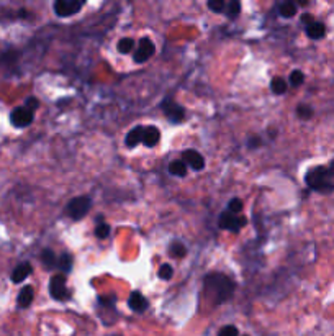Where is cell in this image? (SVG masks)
I'll return each mask as SVG.
<instances>
[{"instance_id":"obj_1","label":"cell","mask_w":334,"mask_h":336,"mask_svg":"<svg viewBox=\"0 0 334 336\" xmlns=\"http://www.w3.org/2000/svg\"><path fill=\"white\" fill-rule=\"evenodd\" d=\"M205 295L213 300V303H223L234 292V282L228 276L220 272H210L203 281Z\"/></svg>"},{"instance_id":"obj_2","label":"cell","mask_w":334,"mask_h":336,"mask_svg":"<svg viewBox=\"0 0 334 336\" xmlns=\"http://www.w3.org/2000/svg\"><path fill=\"white\" fill-rule=\"evenodd\" d=\"M305 182L311 190H316L321 193L333 192L334 190V162L330 166H320V167L310 169L305 176Z\"/></svg>"},{"instance_id":"obj_3","label":"cell","mask_w":334,"mask_h":336,"mask_svg":"<svg viewBox=\"0 0 334 336\" xmlns=\"http://www.w3.org/2000/svg\"><path fill=\"white\" fill-rule=\"evenodd\" d=\"M90 207H92L90 197H87V195L74 197L73 200L68 203V207H66V213H68L73 220H82V218L89 213Z\"/></svg>"},{"instance_id":"obj_4","label":"cell","mask_w":334,"mask_h":336,"mask_svg":"<svg viewBox=\"0 0 334 336\" xmlns=\"http://www.w3.org/2000/svg\"><path fill=\"white\" fill-rule=\"evenodd\" d=\"M248 225V218L243 215H236V213L231 212H223L218 218V226L222 230H228V231H234L238 233L241 228H244Z\"/></svg>"},{"instance_id":"obj_5","label":"cell","mask_w":334,"mask_h":336,"mask_svg":"<svg viewBox=\"0 0 334 336\" xmlns=\"http://www.w3.org/2000/svg\"><path fill=\"white\" fill-rule=\"evenodd\" d=\"M49 294L54 300H61V302H64V300H68L71 297L68 284H66V274L61 272V274H56V276L51 277Z\"/></svg>"},{"instance_id":"obj_6","label":"cell","mask_w":334,"mask_h":336,"mask_svg":"<svg viewBox=\"0 0 334 336\" xmlns=\"http://www.w3.org/2000/svg\"><path fill=\"white\" fill-rule=\"evenodd\" d=\"M84 5L85 3L82 2V0H56L54 13L58 15V17L68 18V17H73L75 13H79Z\"/></svg>"},{"instance_id":"obj_7","label":"cell","mask_w":334,"mask_h":336,"mask_svg":"<svg viewBox=\"0 0 334 336\" xmlns=\"http://www.w3.org/2000/svg\"><path fill=\"white\" fill-rule=\"evenodd\" d=\"M161 109H162L164 113H166L169 121H172V123H182L184 118H186V110H184L177 102H174L172 99L164 100L161 104Z\"/></svg>"},{"instance_id":"obj_8","label":"cell","mask_w":334,"mask_h":336,"mask_svg":"<svg viewBox=\"0 0 334 336\" xmlns=\"http://www.w3.org/2000/svg\"><path fill=\"white\" fill-rule=\"evenodd\" d=\"M10 121H12L13 126L17 128H27L33 123V112L28 110L27 107H17V109L12 110L10 113Z\"/></svg>"},{"instance_id":"obj_9","label":"cell","mask_w":334,"mask_h":336,"mask_svg":"<svg viewBox=\"0 0 334 336\" xmlns=\"http://www.w3.org/2000/svg\"><path fill=\"white\" fill-rule=\"evenodd\" d=\"M154 56V43L149 38H141L140 44L135 51V61L136 63H146Z\"/></svg>"},{"instance_id":"obj_10","label":"cell","mask_w":334,"mask_h":336,"mask_svg":"<svg viewBox=\"0 0 334 336\" xmlns=\"http://www.w3.org/2000/svg\"><path fill=\"white\" fill-rule=\"evenodd\" d=\"M182 161L186 166H190L193 171H202L205 167V157L197 149H186L182 152Z\"/></svg>"},{"instance_id":"obj_11","label":"cell","mask_w":334,"mask_h":336,"mask_svg":"<svg viewBox=\"0 0 334 336\" xmlns=\"http://www.w3.org/2000/svg\"><path fill=\"white\" fill-rule=\"evenodd\" d=\"M128 305H130V308L133 310V312L143 313V312H146V310H148L149 302H148V299L141 292L133 290V292L130 294V299H128Z\"/></svg>"},{"instance_id":"obj_12","label":"cell","mask_w":334,"mask_h":336,"mask_svg":"<svg viewBox=\"0 0 334 336\" xmlns=\"http://www.w3.org/2000/svg\"><path fill=\"white\" fill-rule=\"evenodd\" d=\"M159 140H161V131L156 126H145V131H143V143L148 148H154Z\"/></svg>"},{"instance_id":"obj_13","label":"cell","mask_w":334,"mask_h":336,"mask_svg":"<svg viewBox=\"0 0 334 336\" xmlns=\"http://www.w3.org/2000/svg\"><path fill=\"white\" fill-rule=\"evenodd\" d=\"M32 272H33L32 264H30V262H22V264H18V266L13 269V272H12V281H13L15 284H20V282H23L25 279H27Z\"/></svg>"},{"instance_id":"obj_14","label":"cell","mask_w":334,"mask_h":336,"mask_svg":"<svg viewBox=\"0 0 334 336\" xmlns=\"http://www.w3.org/2000/svg\"><path fill=\"white\" fill-rule=\"evenodd\" d=\"M33 297H35V290L32 286H25L22 290H20L18 294V299H17V303L20 308H27L32 305L33 302Z\"/></svg>"},{"instance_id":"obj_15","label":"cell","mask_w":334,"mask_h":336,"mask_svg":"<svg viewBox=\"0 0 334 336\" xmlns=\"http://www.w3.org/2000/svg\"><path fill=\"white\" fill-rule=\"evenodd\" d=\"M143 131H145V126H141V125H138L131 131H128V135L125 138V145L128 148H135L136 145H140L143 141Z\"/></svg>"},{"instance_id":"obj_16","label":"cell","mask_w":334,"mask_h":336,"mask_svg":"<svg viewBox=\"0 0 334 336\" xmlns=\"http://www.w3.org/2000/svg\"><path fill=\"white\" fill-rule=\"evenodd\" d=\"M306 35L311 39H321L326 35V27L321 22H311L306 25Z\"/></svg>"},{"instance_id":"obj_17","label":"cell","mask_w":334,"mask_h":336,"mask_svg":"<svg viewBox=\"0 0 334 336\" xmlns=\"http://www.w3.org/2000/svg\"><path fill=\"white\" fill-rule=\"evenodd\" d=\"M169 172H171L172 176L176 177H186L187 176V166L186 162L177 159V161H172L171 164H169Z\"/></svg>"},{"instance_id":"obj_18","label":"cell","mask_w":334,"mask_h":336,"mask_svg":"<svg viewBox=\"0 0 334 336\" xmlns=\"http://www.w3.org/2000/svg\"><path fill=\"white\" fill-rule=\"evenodd\" d=\"M41 262H43L44 267H48V269H53L58 266V258H56L53 249H44V251L41 253Z\"/></svg>"},{"instance_id":"obj_19","label":"cell","mask_w":334,"mask_h":336,"mask_svg":"<svg viewBox=\"0 0 334 336\" xmlns=\"http://www.w3.org/2000/svg\"><path fill=\"white\" fill-rule=\"evenodd\" d=\"M73 256H71L69 253H63L59 256V259H58V266H59V269L61 271H63V274H68V272H71V269H73Z\"/></svg>"},{"instance_id":"obj_20","label":"cell","mask_w":334,"mask_h":336,"mask_svg":"<svg viewBox=\"0 0 334 336\" xmlns=\"http://www.w3.org/2000/svg\"><path fill=\"white\" fill-rule=\"evenodd\" d=\"M279 13L284 18H294L297 15V5L294 2H284L279 5Z\"/></svg>"},{"instance_id":"obj_21","label":"cell","mask_w":334,"mask_h":336,"mask_svg":"<svg viewBox=\"0 0 334 336\" xmlns=\"http://www.w3.org/2000/svg\"><path fill=\"white\" fill-rule=\"evenodd\" d=\"M116 49H118V53H121V54L131 53V51L135 49V39H131V38H121L120 41H118V44H116Z\"/></svg>"},{"instance_id":"obj_22","label":"cell","mask_w":334,"mask_h":336,"mask_svg":"<svg viewBox=\"0 0 334 336\" xmlns=\"http://www.w3.org/2000/svg\"><path fill=\"white\" fill-rule=\"evenodd\" d=\"M169 253H171L174 258H184L187 254V248L184 246V243L181 241H172L171 246H169Z\"/></svg>"},{"instance_id":"obj_23","label":"cell","mask_w":334,"mask_h":336,"mask_svg":"<svg viewBox=\"0 0 334 336\" xmlns=\"http://www.w3.org/2000/svg\"><path fill=\"white\" fill-rule=\"evenodd\" d=\"M270 89H272V92L277 94V95L285 94V92H287V82H285V79H282V77H275L274 80H272Z\"/></svg>"},{"instance_id":"obj_24","label":"cell","mask_w":334,"mask_h":336,"mask_svg":"<svg viewBox=\"0 0 334 336\" xmlns=\"http://www.w3.org/2000/svg\"><path fill=\"white\" fill-rule=\"evenodd\" d=\"M226 17L228 18H238V15L241 12V3L236 2V0H233V2L226 3Z\"/></svg>"},{"instance_id":"obj_25","label":"cell","mask_w":334,"mask_h":336,"mask_svg":"<svg viewBox=\"0 0 334 336\" xmlns=\"http://www.w3.org/2000/svg\"><path fill=\"white\" fill-rule=\"evenodd\" d=\"M303 82H305V74H303L301 71L297 69L290 74V84L294 85V87H300Z\"/></svg>"},{"instance_id":"obj_26","label":"cell","mask_w":334,"mask_h":336,"mask_svg":"<svg viewBox=\"0 0 334 336\" xmlns=\"http://www.w3.org/2000/svg\"><path fill=\"white\" fill-rule=\"evenodd\" d=\"M207 5H208V8L215 13H222L226 10V3L223 2V0H208Z\"/></svg>"},{"instance_id":"obj_27","label":"cell","mask_w":334,"mask_h":336,"mask_svg":"<svg viewBox=\"0 0 334 336\" xmlns=\"http://www.w3.org/2000/svg\"><path fill=\"white\" fill-rule=\"evenodd\" d=\"M174 276V269L171 264H162L161 267H159V277L162 279V281H169Z\"/></svg>"},{"instance_id":"obj_28","label":"cell","mask_w":334,"mask_h":336,"mask_svg":"<svg viewBox=\"0 0 334 336\" xmlns=\"http://www.w3.org/2000/svg\"><path fill=\"white\" fill-rule=\"evenodd\" d=\"M226 210L238 215V213H241V210H243V200H239V198H233V200H229Z\"/></svg>"},{"instance_id":"obj_29","label":"cell","mask_w":334,"mask_h":336,"mask_svg":"<svg viewBox=\"0 0 334 336\" xmlns=\"http://www.w3.org/2000/svg\"><path fill=\"white\" fill-rule=\"evenodd\" d=\"M297 115L300 116V118H303V120H308V118H311L313 109H311V107H308V105H298Z\"/></svg>"},{"instance_id":"obj_30","label":"cell","mask_w":334,"mask_h":336,"mask_svg":"<svg viewBox=\"0 0 334 336\" xmlns=\"http://www.w3.org/2000/svg\"><path fill=\"white\" fill-rule=\"evenodd\" d=\"M109 235H110V226L107 225V223H99L95 228V236L104 240V238H107Z\"/></svg>"},{"instance_id":"obj_31","label":"cell","mask_w":334,"mask_h":336,"mask_svg":"<svg viewBox=\"0 0 334 336\" xmlns=\"http://www.w3.org/2000/svg\"><path fill=\"white\" fill-rule=\"evenodd\" d=\"M238 335H239L238 328L233 327V325H226V327H223L218 333V336H238Z\"/></svg>"},{"instance_id":"obj_32","label":"cell","mask_w":334,"mask_h":336,"mask_svg":"<svg viewBox=\"0 0 334 336\" xmlns=\"http://www.w3.org/2000/svg\"><path fill=\"white\" fill-rule=\"evenodd\" d=\"M25 107H27L28 110L35 112L39 107V100L37 99V97H28V99L25 100Z\"/></svg>"},{"instance_id":"obj_33","label":"cell","mask_w":334,"mask_h":336,"mask_svg":"<svg viewBox=\"0 0 334 336\" xmlns=\"http://www.w3.org/2000/svg\"><path fill=\"white\" fill-rule=\"evenodd\" d=\"M99 302H100L102 305H107V307H113V302H115V299H113V297H110V299L100 297V299H99Z\"/></svg>"},{"instance_id":"obj_34","label":"cell","mask_w":334,"mask_h":336,"mask_svg":"<svg viewBox=\"0 0 334 336\" xmlns=\"http://www.w3.org/2000/svg\"><path fill=\"white\" fill-rule=\"evenodd\" d=\"M248 146L251 148V149H254V148L260 146V140L259 138H251V140H248Z\"/></svg>"}]
</instances>
